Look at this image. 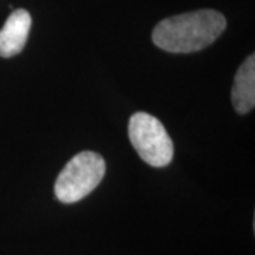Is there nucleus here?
<instances>
[{
    "instance_id": "nucleus-2",
    "label": "nucleus",
    "mask_w": 255,
    "mask_h": 255,
    "mask_svg": "<svg viewBox=\"0 0 255 255\" xmlns=\"http://www.w3.org/2000/svg\"><path fill=\"white\" fill-rule=\"evenodd\" d=\"M105 169V160L98 153L91 150L77 153L55 180V197L65 204L82 200L102 182Z\"/></svg>"
},
{
    "instance_id": "nucleus-5",
    "label": "nucleus",
    "mask_w": 255,
    "mask_h": 255,
    "mask_svg": "<svg viewBox=\"0 0 255 255\" xmlns=\"http://www.w3.org/2000/svg\"><path fill=\"white\" fill-rule=\"evenodd\" d=\"M233 105L238 114H248L255 105V55L251 54L238 68L231 91Z\"/></svg>"
},
{
    "instance_id": "nucleus-1",
    "label": "nucleus",
    "mask_w": 255,
    "mask_h": 255,
    "mask_svg": "<svg viewBox=\"0 0 255 255\" xmlns=\"http://www.w3.org/2000/svg\"><path fill=\"white\" fill-rule=\"evenodd\" d=\"M227 27L216 10H197L162 20L152 33L155 46L174 54L196 53L211 46Z\"/></svg>"
},
{
    "instance_id": "nucleus-4",
    "label": "nucleus",
    "mask_w": 255,
    "mask_h": 255,
    "mask_svg": "<svg viewBox=\"0 0 255 255\" xmlns=\"http://www.w3.org/2000/svg\"><path fill=\"white\" fill-rule=\"evenodd\" d=\"M30 27L31 16L27 10H14L0 30V57L10 58L17 55L27 43Z\"/></svg>"
},
{
    "instance_id": "nucleus-3",
    "label": "nucleus",
    "mask_w": 255,
    "mask_h": 255,
    "mask_svg": "<svg viewBox=\"0 0 255 255\" xmlns=\"http://www.w3.org/2000/svg\"><path fill=\"white\" fill-rule=\"evenodd\" d=\"M128 135L137 155L147 164L164 167L173 160V142L163 124L150 114H133L129 119Z\"/></svg>"
}]
</instances>
